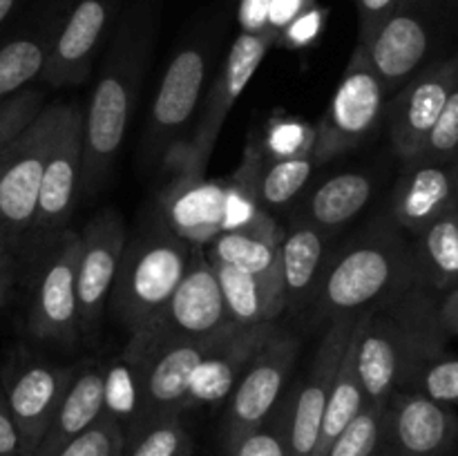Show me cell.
Returning a JSON list of instances; mask_svg holds the SVG:
<instances>
[{
  "mask_svg": "<svg viewBox=\"0 0 458 456\" xmlns=\"http://www.w3.org/2000/svg\"><path fill=\"white\" fill-rule=\"evenodd\" d=\"M405 0H353L358 9V38L374 31L385 18L392 16Z\"/></svg>",
  "mask_w": 458,
  "mask_h": 456,
  "instance_id": "7bdbcfd3",
  "label": "cell"
},
{
  "mask_svg": "<svg viewBox=\"0 0 458 456\" xmlns=\"http://www.w3.org/2000/svg\"><path fill=\"white\" fill-rule=\"evenodd\" d=\"M222 25L210 21L188 36L170 56L152 98L150 116L141 143V161L148 168L168 165L191 134L206 88L213 79Z\"/></svg>",
  "mask_w": 458,
  "mask_h": 456,
  "instance_id": "5b68a950",
  "label": "cell"
},
{
  "mask_svg": "<svg viewBox=\"0 0 458 456\" xmlns=\"http://www.w3.org/2000/svg\"><path fill=\"white\" fill-rule=\"evenodd\" d=\"M300 342L295 335L276 329L267 335L249 367L237 380L235 389L228 396L226 414L222 423L224 445L250 429L259 427L286 392L295 360H298Z\"/></svg>",
  "mask_w": 458,
  "mask_h": 456,
  "instance_id": "4fadbf2b",
  "label": "cell"
},
{
  "mask_svg": "<svg viewBox=\"0 0 458 456\" xmlns=\"http://www.w3.org/2000/svg\"><path fill=\"white\" fill-rule=\"evenodd\" d=\"M233 325L224 308L217 273L204 249L192 246L191 262L168 302L139 331L130 334L121 356L146 367L152 356L179 342L206 340Z\"/></svg>",
  "mask_w": 458,
  "mask_h": 456,
  "instance_id": "8992f818",
  "label": "cell"
},
{
  "mask_svg": "<svg viewBox=\"0 0 458 456\" xmlns=\"http://www.w3.org/2000/svg\"><path fill=\"white\" fill-rule=\"evenodd\" d=\"M454 208V173L445 164L416 161L394 188L389 217L405 232L419 235Z\"/></svg>",
  "mask_w": 458,
  "mask_h": 456,
  "instance_id": "d4e9b609",
  "label": "cell"
},
{
  "mask_svg": "<svg viewBox=\"0 0 458 456\" xmlns=\"http://www.w3.org/2000/svg\"><path fill=\"white\" fill-rule=\"evenodd\" d=\"M316 4V0H271V7H268V18H267V31L268 34L277 36L286 30L293 21H298L304 12Z\"/></svg>",
  "mask_w": 458,
  "mask_h": 456,
  "instance_id": "b9f144b4",
  "label": "cell"
},
{
  "mask_svg": "<svg viewBox=\"0 0 458 456\" xmlns=\"http://www.w3.org/2000/svg\"><path fill=\"white\" fill-rule=\"evenodd\" d=\"M224 456H289L277 407L259 427L224 445Z\"/></svg>",
  "mask_w": 458,
  "mask_h": 456,
  "instance_id": "f35d334b",
  "label": "cell"
},
{
  "mask_svg": "<svg viewBox=\"0 0 458 456\" xmlns=\"http://www.w3.org/2000/svg\"><path fill=\"white\" fill-rule=\"evenodd\" d=\"M72 0H38L0 34V103L43 76Z\"/></svg>",
  "mask_w": 458,
  "mask_h": 456,
  "instance_id": "ac0fdd59",
  "label": "cell"
},
{
  "mask_svg": "<svg viewBox=\"0 0 458 456\" xmlns=\"http://www.w3.org/2000/svg\"><path fill=\"white\" fill-rule=\"evenodd\" d=\"M419 284L443 298L458 286V210L452 208L416 235L411 244Z\"/></svg>",
  "mask_w": 458,
  "mask_h": 456,
  "instance_id": "f546056e",
  "label": "cell"
},
{
  "mask_svg": "<svg viewBox=\"0 0 458 456\" xmlns=\"http://www.w3.org/2000/svg\"><path fill=\"white\" fill-rule=\"evenodd\" d=\"M441 320L447 335H458V286L441 298Z\"/></svg>",
  "mask_w": 458,
  "mask_h": 456,
  "instance_id": "7dc6e473",
  "label": "cell"
},
{
  "mask_svg": "<svg viewBox=\"0 0 458 456\" xmlns=\"http://www.w3.org/2000/svg\"><path fill=\"white\" fill-rule=\"evenodd\" d=\"M273 45H276L273 34H244L242 31L233 40L222 67L206 88L201 106L197 110L195 125L191 128L186 143L165 168H170L173 173H206V165L213 156L219 132H222L224 123L231 114L233 106L249 88L250 79L262 65Z\"/></svg>",
  "mask_w": 458,
  "mask_h": 456,
  "instance_id": "ba28073f",
  "label": "cell"
},
{
  "mask_svg": "<svg viewBox=\"0 0 458 456\" xmlns=\"http://www.w3.org/2000/svg\"><path fill=\"white\" fill-rule=\"evenodd\" d=\"M228 320L240 326L276 322L286 311L284 295L228 264H213Z\"/></svg>",
  "mask_w": 458,
  "mask_h": 456,
  "instance_id": "4dcf8cb0",
  "label": "cell"
},
{
  "mask_svg": "<svg viewBox=\"0 0 458 456\" xmlns=\"http://www.w3.org/2000/svg\"><path fill=\"white\" fill-rule=\"evenodd\" d=\"M128 228L123 215L103 208L81 231L79 264H76V304H79L81 340L94 344L110 302L112 286L123 255Z\"/></svg>",
  "mask_w": 458,
  "mask_h": 456,
  "instance_id": "5bb4252c",
  "label": "cell"
},
{
  "mask_svg": "<svg viewBox=\"0 0 458 456\" xmlns=\"http://www.w3.org/2000/svg\"><path fill=\"white\" fill-rule=\"evenodd\" d=\"M81 174H83V107L74 101H67L45 165L34 222L22 250L43 253L65 231L81 197Z\"/></svg>",
  "mask_w": 458,
  "mask_h": 456,
  "instance_id": "7c38bea8",
  "label": "cell"
},
{
  "mask_svg": "<svg viewBox=\"0 0 458 456\" xmlns=\"http://www.w3.org/2000/svg\"><path fill=\"white\" fill-rule=\"evenodd\" d=\"M452 173H454V208L458 210V165L452 168Z\"/></svg>",
  "mask_w": 458,
  "mask_h": 456,
  "instance_id": "681fc988",
  "label": "cell"
},
{
  "mask_svg": "<svg viewBox=\"0 0 458 456\" xmlns=\"http://www.w3.org/2000/svg\"><path fill=\"white\" fill-rule=\"evenodd\" d=\"M224 331H219L213 338L173 344V347L164 349V351H159L146 362V367H143L141 425L150 423L155 418H165V416H182L186 411V396L192 374H195L199 362L204 360L208 349L213 347V342Z\"/></svg>",
  "mask_w": 458,
  "mask_h": 456,
  "instance_id": "603a6c76",
  "label": "cell"
},
{
  "mask_svg": "<svg viewBox=\"0 0 458 456\" xmlns=\"http://www.w3.org/2000/svg\"><path fill=\"white\" fill-rule=\"evenodd\" d=\"M385 98L387 89L383 80L371 67L365 49L356 43L325 114L313 128L311 156L316 165L365 143L383 119Z\"/></svg>",
  "mask_w": 458,
  "mask_h": 456,
  "instance_id": "9c48e42d",
  "label": "cell"
},
{
  "mask_svg": "<svg viewBox=\"0 0 458 456\" xmlns=\"http://www.w3.org/2000/svg\"><path fill=\"white\" fill-rule=\"evenodd\" d=\"M103 414L114 418L123 434H132L143 420V369L125 360L112 358L103 374Z\"/></svg>",
  "mask_w": 458,
  "mask_h": 456,
  "instance_id": "d6a6232c",
  "label": "cell"
},
{
  "mask_svg": "<svg viewBox=\"0 0 458 456\" xmlns=\"http://www.w3.org/2000/svg\"><path fill=\"white\" fill-rule=\"evenodd\" d=\"M458 152V79L447 97L445 107L434 125L428 139L423 155L419 161H432V164H447ZM416 164V161H414Z\"/></svg>",
  "mask_w": 458,
  "mask_h": 456,
  "instance_id": "ab89813d",
  "label": "cell"
},
{
  "mask_svg": "<svg viewBox=\"0 0 458 456\" xmlns=\"http://www.w3.org/2000/svg\"><path fill=\"white\" fill-rule=\"evenodd\" d=\"M125 0H72L45 67L43 85L54 89L85 83L116 25Z\"/></svg>",
  "mask_w": 458,
  "mask_h": 456,
  "instance_id": "e0dca14e",
  "label": "cell"
},
{
  "mask_svg": "<svg viewBox=\"0 0 458 456\" xmlns=\"http://www.w3.org/2000/svg\"><path fill=\"white\" fill-rule=\"evenodd\" d=\"M67 101L45 103L40 114L0 156V231L13 253H22L38 204L45 165Z\"/></svg>",
  "mask_w": 458,
  "mask_h": 456,
  "instance_id": "52a82bcc",
  "label": "cell"
},
{
  "mask_svg": "<svg viewBox=\"0 0 458 456\" xmlns=\"http://www.w3.org/2000/svg\"><path fill=\"white\" fill-rule=\"evenodd\" d=\"M192 441L182 416H165L134 429L125 436L123 456H188Z\"/></svg>",
  "mask_w": 458,
  "mask_h": 456,
  "instance_id": "836d02e7",
  "label": "cell"
},
{
  "mask_svg": "<svg viewBox=\"0 0 458 456\" xmlns=\"http://www.w3.org/2000/svg\"><path fill=\"white\" fill-rule=\"evenodd\" d=\"M13 284H16V253L9 246L4 232L0 231V307L7 304Z\"/></svg>",
  "mask_w": 458,
  "mask_h": 456,
  "instance_id": "f6af8a7d",
  "label": "cell"
},
{
  "mask_svg": "<svg viewBox=\"0 0 458 456\" xmlns=\"http://www.w3.org/2000/svg\"><path fill=\"white\" fill-rule=\"evenodd\" d=\"M164 0H125L107 38L92 94L83 107L81 197L92 199L110 177L141 94L159 36Z\"/></svg>",
  "mask_w": 458,
  "mask_h": 456,
  "instance_id": "6da1fadb",
  "label": "cell"
},
{
  "mask_svg": "<svg viewBox=\"0 0 458 456\" xmlns=\"http://www.w3.org/2000/svg\"><path fill=\"white\" fill-rule=\"evenodd\" d=\"M329 232L298 213L282 228L280 271L286 311L298 313L309 308L329 262Z\"/></svg>",
  "mask_w": 458,
  "mask_h": 456,
  "instance_id": "cb8c5ba5",
  "label": "cell"
},
{
  "mask_svg": "<svg viewBox=\"0 0 458 456\" xmlns=\"http://www.w3.org/2000/svg\"><path fill=\"white\" fill-rule=\"evenodd\" d=\"M233 199L235 190L231 182L195 173H174L157 206L174 235L188 246L206 249L213 237L231 231Z\"/></svg>",
  "mask_w": 458,
  "mask_h": 456,
  "instance_id": "ffe728a7",
  "label": "cell"
},
{
  "mask_svg": "<svg viewBox=\"0 0 458 456\" xmlns=\"http://www.w3.org/2000/svg\"><path fill=\"white\" fill-rule=\"evenodd\" d=\"M325 9L318 7V3L313 4L309 12H304L298 21L291 22L280 36H277L276 45H284L289 49H298V47H307L311 45L313 40L320 36L322 25H325Z\"/></svg>",
  "mask_w": 458,
  "mask_h": 456,
  "instance_id": "60d3db41",
  "label": "cell"
},
{
  "mask_svg": "<svg viewBox=\"0 0 458 456\" xmlns=\"http://www.w3.org/2000/svg\"><path fill=\"white\" fill-rule=\"evenodd\" d=\"M353 335H356V329H353ZM353 335L352 340H349L347 349H344L343 360H340L338 374H335L334 387H331L329 401H327L325 414H322L320 436H318V445L313 456H327V452L334 445L335 438H338L340 434L344 432V427L356 418V414L362 410V405H365L367 401L360 376H358Z\"/></svg>",
  "mask_w": 458,
  "mask_h": 456,
  "instance_id": "1f68e13d",
  "label": "cell"
},
{
  "mask_svg": "<svg viewBox=\"0 0 458 456\" xmlns=\"http://www.w3.org/2000/svg\"><path fill=\"white\" fill-rule=\"evenodd\" d=\"M458 445V416L447 405L414 392L387 398L374 456H452Z\"/></svg>",
  "mask_w": 458,
  "mask_h": 456,
  "instance_id": "2e32d148",
  "label": "cell"
},
{
  "mask_svg": "<svg viewBox=\"0 0 458 456\" xmlns=\"http://www.w3.org/2000/svg\"><path fill=\"white\" fill-rule=\"evenodd\" d=\"M432 43L428 13L420 0H405L374 31L358 38L385 89H401L423 65Z\"/></svg>",
  "mask_w": 458,
  "mask_h": 456,
  "instance_id": "44dd1931",
  "label": "cell"
},
{
  "mask_svg": "<svg viewBox=\"0 0 458 456\" xmlns=\"http://www.w3.org/2000/svg\"><path fill=\"white\" fill-rule=\"evenodd\" d=\"M81 232L65 228L40 253L34 289L27 311L31 338L56 347L81 342L79 304H76V264H79Z\"/></svg>",
  "mask_w": 458,
  "mask_h": 456,
  "instance_id": "30bf717a",
  "label": "cell"
},
{
  "mask_svg": "<svg viewBox=\"0 0 458 456\" xmlns=\"http://www.w3.org/2000/svg\"><path fill=\"white\" fill-rule=\"evenodd\" d=\"M371 197L374 179L369 174L340 173L313 188L298 208V215L334 235L365 210Z\"/></svg>",
  "mask_w": 458,
  "mask_h": 456,
  "instance_id": "f1b7e54d",
  "label": "cell"
},
{
  "mask_svg": "<svg viewBox=\"0 0 458 456\" xmlns=\"http://www.w3.org/2000/svg\"><path fill=\"white\" fill-rule=\"evenodd\" d=\"M125 434L114 418L103 414L92 427L67 443L56 456H123Z\"/></svg>",
  "mask_w": 458,
  "mask_h": 456,
  "instance_id": "8d00e7d4",
  "label": "cell"
},
{
  "mask_svg": "<svg viewBox=\"0 0 458 456\" xmlns=\"http://www.w3.org/2000/svg\"><path fill=\"white\" fill-rule=\"evenodd\" d=\"M280 237L277 232H253L244 228L224 231L206 244V255L213 264H228L233 268L258 277L268 289L284 295L280 271Z\"/></svg>",
  "mask_w": 458,
  "mask_h": 456,
  "instance_id": "83f0119b",
  "label": "cell"
},
{
  "mask_svg": "<svg viewBox=\"0 0 458 456\" xmlns=\"http://www.w3.org/2000/svg\"><path fill=\"white\" fill-rule=\"evenodd\" d=\"M271 0H240L237 21L244 34H268L267 18Z\"/></svg>",
  "mask_w": 458,
  "mask_h": 456,
  "instance_id": "ee69618b",
  "label": "cell"
},
{
  "mask_svg": "<svg viewBox=\"0 0 458 456\" xmlns=\"http://www.w3.org/2000/svg\"><path fill=\"white\" fill-rule=\"evenodd\" d=\"M0 456H21V438L4 398H0Z\"/></svg>",
  "mask_w": 458,
  "mask_h": 456,
  "instance_id": "bcb514c9",
  "label": "cell"
},
{
  "mask_svg": "<svg viewBox=\"0 0 458 456\" xmlns=\"http://www.w3.org/2000/svg\"><path fill=\"white\" fill-rule=\"evenodd\" d=\"M441 295L414 284L358 317L353 349L362 389L369 401L407 392L425 365L447 353Z\"/></svg>",
  "mask_w": 458,
  "mask_h": 456,
  "instance_id": "7a4b0ae2",
  "label": "cell"
},
{
  "mask_svg": "<svg viewBox=\"0 0 458 456\" xmlns=\"http://www.w3.org/2000/svg\"><path fill=\"white\" fill-rule=\"evenodd\" d=\"M103 374L106 365L98 360L79 362L76 374L58 402L43 441L34 456H56L79 434L92 427L103 416Z\"/></svg>",
  "mask_w": 458,
  "mask_h": 456,
  "instance_id": "4316f807",
  "label": "cell"
},
{
  "mask_svg": "<svg viewBox=\"0 0 458 456\" xmlns=\"http://www.w3.org/2000/svg\"><path fill=\"white\" fill-rule=\"evenodd\" d=\"M316 161L311 155L273 156L259 143H249L233 179L250 192L267 213L289 206L311 179Z\"/></svg>",
  "mask_w": 458,
  "mask_h": 456,
  "instance_id": "484cf974",
  "label": "cell"
},
{
  "mask_svg": "<svg viewBox=\"0 0 458 456\" xmlns=\"http://www.w3.org/2000/svg\"><path fill=\"white\" fill-rule=\"evenodd\" d=\"M392 217H378L329 255L311 304L313 322L358 317L419 284L414 249Z\"/></svg>",
  "mask_w": 458,
  "mask_h": 456,
  "instance_id": "3957f363",
  "label": "cell"
},
{
  "mask_svg": "<svg viewBox=\"0 0 458 456\" xmlns=\"http://www.w3.org/2000/svg\"><path fill=\"white\" fill-rule=\"evenodd\" d=\"M25 9L27 0H0V34H4Z\"/></svg>",
  "mask_w": 458,
  "mask_h": 456,
  "instance_id": "c3c4849f",
  "label": "cell"
},
{
  "mask_svg": "<svg viewBox=\"0 0 458 456\" xmlns=\"http://www.w3.org/2000/svg\"><path fill=\"white\" fill-rule=\"evenodd\" d=\"M387 401H369L367 398L356 418L344 427L329 447L327 456H374L378 445L380 425H383V411Z\"/></svg>",
  "mask_w": 458,
  "mask_h": 456,
  "instance_id": "e575fe53",
  "label": "cell"
},
{
  "mask_svg": "<svg viewBox=\"0 0 458 456\" xmlns=\"http://www.w3.org/2000/svg\"><path fill=\"white\" fill-rule=\"evenodd\" d=\"M191 250L192 246L174 235L159 206L143 210L137 228L125 240L107 302L114 320L128 334L141 329L168 302L186 273Z\"/></svg>",
  "mask_w": 458,
  "mask_h": 456,
  "instance_id": "277c9868",
  "label": "cell"
},
{
  "mask_svg": "<svg viewBox=\"0 0 458 456\" xmlns=\"http://www.w3.org/2000/svg\"><path fill=\"white\" fill-rule=\"evenodd\" d=\"M407 392L420 393L441 405H450L458 401V358L450 353H443L437 360L425 365L420 374L416 376L414 383Z\"/></svg>",
  "mask_w": 458,
  "mask_h": 456,
  "instance_id": "74e56055",
  "label": "cell"
},
{
  "mask_svg": "<svg viewBox=\"0 0 458 456\" xmlns=\"http://www.w3.org/2000/svg\"><path fill=\"white\" fill-rule=\"evenodd\" d=\"M45 107V92L38 88H25L12 98L0 103V156L25 132L27 125Z\"/></svg>",
  "mask_w": 458,
  "mask_h": 456,
  "instance_id": "d590c367",
  "label": "cell"
},
{
  "mask_svg": "<svg viewBox=\"0 0 458 456\" xmlns=\"http://www.w3.org/2000/svg\"><path fill=\"white\" fill-rule=\"evenodd\" d=\"M458 79V52L419 70L401 89L389 107V134L396 155L407 164L420 159L428 139L445 107Z\"/></svg>",
  "mask_w": 458,
  "mask_h": 456,
  "instance_id": "d6986e66",
  "label": "cell"
},
{
  "mask_svg": "<svg viewBox=\"0 0 458 456\" xmlns=\"http://www.w3.org/2000/svg\"><path fill=\"white\" fill-rule=\"evenodd\" d=\"M276 329V322L255 326L231 325L217 340L204 360L199 362L197 371L192 374L191 387L186 396V410L197 405H208L219 402L231 396L237 380L249 367L250 358L259 349V344L267 340V335Z\"/></svg>",
  "mask_w": 458,
  "mask_h": 456,
  "instance_id": "7402d4cb",
  "label": "cell"
},
{
  "mask_svg": "<svg viewBox=\"0 0 458 456\" xmlns=\"http://www.w3.org/2000/svg\"><path fill=\"white\" fill-rule=\"evenodd\" d=\"M358 317H343L327 325L307 374L302 376L298 387L284 392L282 401L277 402L289 456H313L316 452L322 414Z\"/></svg>",
  "mask_w": 458,
  "mask_h": 456,
  "instance_id": "8fae6325",
  "label": "cell"
},
{
  "mask_svg": "<svg viewBox=\"0 0 458 456\" xmlns=\"http://www.w3.org/2000/svg\"><path fill=\"white\" fill-rule=\"evenodd\" d=\"M79 365H54L40 358L18 356L4 369V405L21 438V456H34L58 402L65 396Z\"/></svg>",
  "mask_w": 458,
  "mask_h": 456,
  "instance_id": "9a60e30c",
  "label": "cell"
}]
</instances>
